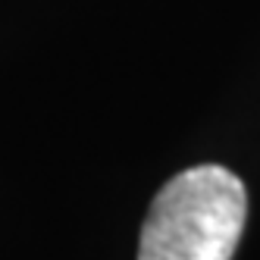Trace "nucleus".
<instances>
[{
  "instance_id": "obj_1",
  "label": "nucleus",
  "mask_w": 260,
  "mask_h": 260,
  "mask_svg": "<svg viewBox=\"0 0 260 260\" xmlns=\"http://www.w3.org/2000/svg\"><path fill=\"white\" fill-rule=\"evenodd\" d=\"M248 219V191L226 166H191L157 191L138 260H232Z\"/></svg>"
}]
</instances>
